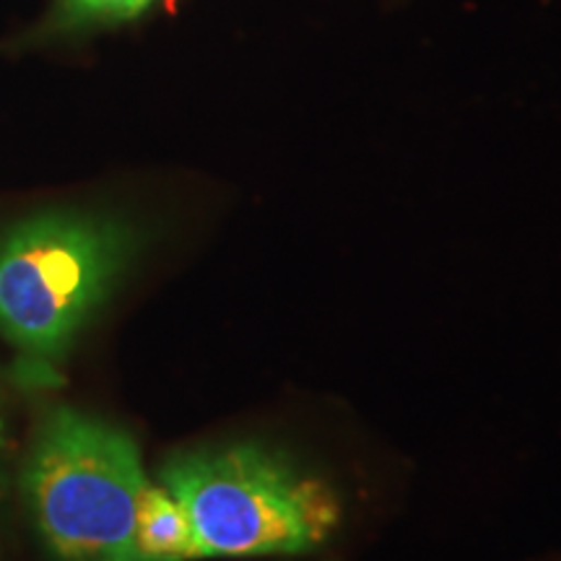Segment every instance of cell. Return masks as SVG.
<instances>
[{
  "mask_svg": "<svg viewBox=\"0 0 561 561\" xmlns=\"http://www.w3.org/2000/svg\"><path fill=\"white\" fill-rule=\"evenodd\" d=\"M159 483L185 510L198 559L299 557L341 525L335 491L263 442L172 455Z\"/></svg>",
  "mask_w": 561,
  "mask_h": 561,
  "instance_id": "cell-1",
  "label": "cell"
},
{
  "mask_svg": "<svg viewBox=\"0 0 561 561\" xmlns=\"http://www.w3.org/2000/svg\"><path fill=\"white\" fill-rule=\"evenodd\" d=\"M140 248L133 224L87 210L32 216L0 237V333L30 362H60Z\"/></svg>",
  "mask_w": 561,
  "mask_h": 561,
  "instance_id": "cell-2",
  "label": "cell"
},
{
  "mask_svg": "<svg viewBox=\"0 0 561 561\" xmlns=\"http://www.w3.org/2000/svg\"><path fill=\"white\" fill-rule=\"evenodd\" d=\"M26 502L58 561H125L149 486L136 439L100 416L58 409L34 439Z\"/></svg>",
  "mask_w": 561,
  "mask_h": 561,
  "instance_id": "cell-3",
  "label": "cell"
},
{
  "mask_svg": "<svg viewBox=\"0 0 561 561\" xmlns=\"http://www.w3.org/2000/svg\"><path fill=\"white\" fill-rule=\"evenodd\" d=\"M198 559L193 525L182 504L161 483L140 494L136 528L125 561H193Z\"/></svg>",
  "mask_w": 561,
  "mask_h": 561,
  "instance_id": "cell-4",
  "label": "cell"
},
{
  "mask_svg": "<svg viewBox=\"0 0 561 561\" xmlns=\"http://www.w3.org/2000/svg\"><path fill=\"white\" fill-rule=\"evenodd\" d=\"M151 0H62L58 21L62 26L110 24V21L136 19L149 9Z\"/></svg>",
  "mask_w": 561,
  "mask_h": 561,
  "instance_id": "cell-5",
  "label": "cell"
},
{
  "mask_svg": "<svg viewBox=\"0 0 561 561\" xmlns=\"http://www.w3.org/2000/svg\"><path fill=\"white\" fill-rule=\"evenodd\" d=\"M11 430H9V416H5V405H3V396H0V471H3L5 460L11 455Z\"/></svg>",
  "mask_w": 561,
  "mask_h": 561,
  "instance_id": "cell-6",
  "label": "cell"
},
{
  "mask_svg": "<svg viewBox=\"0 0 561 561\" xmlns=\"http://www.w3.org/2000/svg\"><path fill=\"white\" fill-rule=\"evenodd\" d=\"M174 3H178V0H167V5H170V9H174Z\"/></svg>",
  "mask_w": 561,
  "mask_h": 561,
  "instance_id": "cell-7",
  "label": "cell"
}]
</instances>
